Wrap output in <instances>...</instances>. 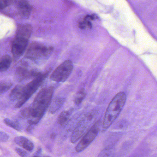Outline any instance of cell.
I'll return each instance as SVG.
<instances>
[{
    "instance_id": "1",
    "label": "cell",
    "mask_w": 157,
    "mask_h": 157,
    "mask_svg": "<svg viewBox=\"0 0 157 157\" xmlns=\"http://www.w3.org/2000/svg\"><path fill=\"white\" fill-rule=\"evenodd\" d=\"M53 91V87L43 88L37 94L31 105L23 110L22 115L28 119L29 124H37L43 117L50 104Z\"/></svg>"
},
{
    "instance_id": "2",
    "label": "cell",
    "mask_w": 157,
    "mask_h": 157,
    "mask_svg": "<svg viewBox=\"0 0 157 157\" xmlns=\"http://www.w3.org/2000/svg\"><path fill=\"white\" fill-rule=\"evenodd\" d=\"M32 33V27L27 24L19 26L11 45V52L14 60L17 61L23 55Z\"/></svg>"
},
{
    "instance_id": "3",
    "label": "cell",
    "mask_w": 157,
    "mask_h": 157,
    "mask_svg": "<svg viewBox=\"0 0 157 157\" xmlns=\"http://www.w3.org/2000/svg\"><path fill=\"white\" fill-rule=\"evenodd\" d=\"M126 95L124 92H120L114 97L109 104L103 122L102 129L104 131L109 128L117 119L125 104Z\"/></svg>"
},
{
    "instance_id": "4",
    "label": "cell",
    "mask_w": 157,
    "mask_h": 157,
    "mask_svg": "<svg viewBox=\"0 0 157 157\" xmlns=\"http://www.w3.org/2000/svg\"><path fill=\"white\" fill-rule=\"evenodd\" d=\"M49 71L41 74L39 76L34 78L28 84L25 85L22 95L16 104V108H20L36 92L40 86L42 84L43 81L49 75Z\"/></svg>"
},
{
    "instance_id": "5",
    "label": "cell",
    "mask_w": 157,
    "mask_h": 157,
    "mask_svg": "<svg viewBox=\"0 0 157 157\" xmlns=\"http://www.w3.org/2000/svg\"><path fill=\"white\" fill-rule=\"evenodd\" d=\"M53 48L47 47L37 42H33L26 51L25 57L31 60H37L48 57L53 51Z\"/></svg>"
},
{
    "instance_id": "6",
    "label": "cell",
    "mask_w": 157,
    "mask_h": 157,
    "mask_svg": "<svg viewBox=\"0 0 157 157\" xmlns=\"http://www.w3.org/2000/svg\"><path fill=\"white\" fill-rule=\"evenodd\" d=\"M73 69V62L70 60L65 61L53 72L50 78L56 82H64L70 76Z\"/></svg>"
},
{
    "instance_id": "7",
    "label": "cell",
    "mask_w": 157,
    "mask_h": 157,
    "mask_svg": "<svg viewBox=\"0 0 157 157\" xmlns=\"http://www.w3.org/2000/svg\"><path fill=\"white\" fill-rule=\"evenodd\" d=\"M100 125V121H98L83 136L78 144L76 147L75 149L77 152L79 153L82 152L95 140L98 134Z\"/></svg>"
},
{
    "instance_id": "8",
    "label": "cell",
    "mask_w": 157,
    "mask_h": 157,
    "mask_svg": "<svg viewBox=\"0 0 157 157\" xmlns=\"http://www.w3.org/2000/svg\"><path fill=\"white\" fill-rule=\"evenodd\" d=\"M91 119V116L90 117L89 116L86 117L85 120H83L79 122L72 134L71 137V142L72 143H76L84 134L89 125L88 123H89Z\"/></svg>"
},
{
    "instance_id": "9",
    "label": "cell",
    "mask_w": 157,
    "mask_h": 157,
    "mask_svg": "<svg viewBox=\"0 0 157 157\" xmlns=\"http://www.w3.org/2000/svg\"><path fill=\"white\" fill-rule=\"evenodd\" d=\"M41 74L40 72L29 70L25 65H20L17 68L15 75L18 80H23L29 78H35Z\"/></svg>"
},
{
    "instance_id": "10",
    "label": "cell",
    "mask_w": 157,
    "mask_h": 157,
    "mask_svg": "<svg viewBox=\"0 0 157 157\" xmlns=\"http://www.w3.org/2000/svg\"><path fill=\"white\" fill-rule=\"evenodd\" d=\"M14 141L17 144L27 151H32L34 149V146L33 143L24 136H17L15 138Z\"/></svg>"
},
{
    "instance_id": "11",
    "label": "cell",
    "mask_w": 157,
    "mask_h": 157,
    "mask_svg": "<svg viewBox=\"0 0 157 157\" xmlns=\"http://www.w3.org/2000/svg\"><path fill=\"white\" fill-rule=\"evenodd\" d=\"M18 11L20 15L24 17H29L31 12L30 4L26 0H20L18 4Z\"/></svg>"
},
{
    "instance_id": "12",
    "label": "cell",
    "mask_w": 157,
    "mask_h": 157,
    "mask_svg": "<svg viewBox=\"0 0 157 157\" xmlns=\"http://www.w3.org/2000/svg\"><path fill=\"white\" fill-rule=\"evenodd\" d=\"M24 86L25 85H18L13 89L9 96L12 100L18 101L22 95Z\"/></svg>"
},
{
    "instance_id": "13",
    "label": "cell",
    "mask_w": 157,
    "mask_h": 157,
    "mask_svg": "<svg viewBox=\"0 0 157 157\" xmlns=\"http://www.w3.org/2000/svg\"><path fill=\"white\" fill-rule=\"evenodd\" d=\"M12 63V59L10 56L8 55H5L1 58V71H5L10 67Z\"/></svg>"
},
{
    "instance_id": "14",
    "label": "cell",
    "mask_w": 157,
    "mask_h": 157,
    "mask_svg": "<svg viewBox=\"0 0 157 157\" xmlns=\"http://www.w3.org/2000/svg\"><path fill=\"white\" fill-rule=\"evenodd\" d=\"M64 101L65 99L63 98H56L51 103V106L49 108L50 112L51 113L56 112L62 106Z\"/></svg>"
},
{
    "instance_id": "15",
    "label": "cell",
    "mask_w": 157,
    "mask_h": 157,
    "mask_svg": "<svg viewBox=\"0 0 157 157\" xmlns=\"http://www.w3.org/2000/svg\"><path fill=\"white\" fill-rule=\"evenodd\" d=\"M71 112L70 111L63 112L59 115L58 118V122L61 126L65 125L70 118Z\"/></svg>"
},
{
    "instance_id": "16",
    "label": "cell",
    "mask_w": 157,
    "mask_h": 157,
    "mask_svg": "<svg viewBox=\"0 0 157 157\" xmlns=\"http://www.w3.org/2000/svg\"><path fill=\"white\" fill-rule=\"evenodd\" d=\"M86 96L85 90L84 89L80 90L76 95L74 102L76 105H79L83 101Z\"/></svg>"
},
{
    "instance_id": "17",
    "label": "cell",
    "mask_w": 157,
    "mask_h": 157,
    "mask_svg": "<svg viewBox=\"0 0 157 157\" xmlns=\"http://www.w3.org/2000/svg\"><path fill=\"white\" fill-rule=\"evenodd\" d=\"M79 27L81 29H91L92 28V24L90 22V20L85 17L84 20L79 23Z\"/></svg>"
},
{
    "instance_id": "18",
    "label": "cell",
    "mask_w": 157,
    "mask_h": 157,
    "mask_svg": "<svg viewBox=\"0 0 157 157\" xmlns=\"http://www.w3.org/2000/svg\"><path fill=\"white\" fill-rule=\"evenodd\" d=\"M114 153L113 150L111 148L108 147L105 148L100 154L98 157H113Z\"/></svg>"
},
{
    "instance_id": "19",
    "label": "cell",
    "mask_w": 157,
    "mask_h": 157,
    "mask_svg": "<svg viewBox=\"0 0 157 157\" xmlns=\"http://www.w3.org/2000/svg\"><path fill=\"white\" fill-rule=\"evenodd\" d=\"M5 123L9 127H12L13 129L17 130V131H20V127L18 125V124L16 123L15 122L11 120L8 119H5L4 121Z\"/></svg>"
},
{
    "instance_id": "20",
    "label": "cell",
    "mask_w": 157,
    "mask_h": 157,
    "mask_svg": "<svg viewBox=\"0 0 157 157\" xmlns=\"http://www.w3.org/2000/svg\"><path fill=\"white\" fill-rule=\"evenodd\" d=\"M12 84L9 82H3L1 83V93H4L12 86Z\"/></svg>"
},
{
    "instance_id": "21",
    "label": "cell",
    "mask_w": 157,
    "mask_h": 157,
    "mask_svg": "<svg viewBox=\"0 0 157 157\" xmlns=\"http://www.w3.org/2000/svg\"><path fill=\"white\" fill-rule=\"evenodd\" d=\"M9 136L8 135L6 134V133L4 132H1V136H0V139H1V143H5L7 142L9 139Z\"/></svg>"
},
{
    "instance_id": "22",
    "label": "cell",
    "mask_w": 157,
    "mask_h": 157,
    "mask_svg": "<svg viewBox=\"0 0 157 157\" xmlns=\"http://www.w3.org/2000/svg\"><path fill=\"white\" fill-rule=\"evenodd\" d=\"M15 151L16 153L19 155L20 156L22 157H27V153L26 151L23 149H20V148L16 147L15 148Z\"/></svg>"
},
{
    "instance_id": "23",
    "label": "cell",
    "mask_w": 157,
    "mask_h": 157,
    "mask_svg": "<svg viewBox=\"0 0 157 157\" xmlns=\"http://www.w3.org/2000/svg\"><path fill=\"white\" fill-rule=\"evenodd\" d=\"M12 1V0H1V6L2 9L9 5Z\"/></svg>"
},
{
    "instance_id": "24",
    "label": "cell",
    "mask_w": 157,
    "mask_h": 157,
    "mask_svg": "<svg viewBox=\"0 0 157 157\" xmlns=\"http://www.w3.org/2000/svg\"><path fill=\"white\" fill-rule=\"evenodd\" d=\"M39 157V156H34V157Z\"/></svg>"
}]
</instances>
